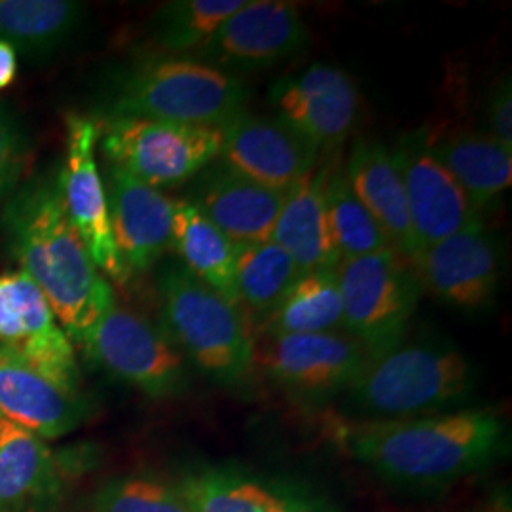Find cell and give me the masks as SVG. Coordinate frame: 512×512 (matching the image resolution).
<instances>
[{
    "label": "cell",
    "instance_id": "obj_1",
    "mask_svg": "<svg viewBox=\"0 0 512 512\" xmlns=\"http://www.w3.org/2000/svg\"><path fill=\"white\" fill-rule=\"evenodd\" d=\"M0 230L21 272L46 294L57 325L82 346L116 298L67 217L57 173L18 186L4 205Z\"/></svg>",
    "mask_w": 512,
    "mask_h": 512
},
{
    "label": "cell",
    "instance_id": "obj_3",
    "mask_svg": "<svg viewBox=\"0 0 512 512\" xmlns=\"http://www.w3.org/2000/svg\"><path fill=\"white\" fill-rule=\"evenodd\" d=\"M249 92L236 74L190 55H147L114 76L99 118H148L222 126L245 110Z\"/></svg>",
    "mask_w": 512,
    "mask_h": 512
},
{
    "label": "cell",
    "instance_id": "obj_28",
    "mask_svg": "<svg viewBox=\"0 0 512 512\" xmlns=\"http://www.w3.org/2000/svg\"><path fill=\"white\" fill-rule=\"evenodd\" d=\"M325 203L330 239L340 262L393 249L380 224L351 190L340 162L330 167Z\"/></svg>",
    "mask_w": 512,
    "mask_h": 512
},
{
    "label": "cell",
    "instance_id": "obj_18",
    "mask_svg": "<svg viewBox=\"0 0 512 512\" xmlns=\"http://www.w3.org/2000/svg\"><path fill=\"white\" fill-rule=\"evenodd\" d=\"M188 202L234 243L270 241L289 192L256 183L224 164L202 171Z\"/></svg>",
    "mask_w": 512,
    "mask_h": 512
},
{
    "label": "cell",
    "instance_id": "obj_27",
    "mask_svg": "<svg viewBox=\"0 0 512 512\" xmlns=\"http://www.w3.org/2000/svg\"><path fill=\"white\" fill-rule=\"evenodd\" d=\"M344 304L336 270L300 275L274 313L258 329L264 336L319 334L342 329Z\"/></svg>",
    "mask_w": 512,
    "mask_h": 512
},
{
    "label": "cell",
    "instance_id": "obj_20",
    "mask_svg": "<svg viewBox=\"0 0 512 512\" xmlns=\"http://www.w3.org/2000/svg\"><path fill=\"white\" fill-rule=\"evenodd\" d=\"M61 461L46 440L0 418V512H50L61 495Z\"/></svg>",
    "mask_w": 512,
    "mask_h": 512
},
{
    "label": "cell",
    "instance_id": "obj_15",
    "mask_svg": "<svg viewBox=\"0 0 512 512\" xmlns=\"http://www.w3.org/2000/svg\"><path fill=\"white\" fill-rule=\"evenodd\" d=\"M270 103L279 118L321 150H334L348 139L359 120L361 95L346 71L313 63L306 71L275 82Z\"/></svg>",
    "mask_w": 512,
    "mask_h": 512
},
{
    "label": "cell",
    "instance_id": "obj_32",
    "mask_svg": "<svg viewBox=\"0 0 512 512\" xmlns=\"http://www.w3.org/2000/svg\"><path fill=\"white\" fill-rule=\"evenodd\" d=\"M29 143L12 112L0 107V202L19 186Z\"/></svg>",
    "mask_w": 512,
    "mask_h": 512
},
{
    "label": "cell",
    "instance_id": "obj_11",
    "mask_svg": "<svg viewBox=\"0 0 512 512\" xmlns=\"http://www.w3.org/2000/svg\"><path fill=\"white\" fill-rule=\"evenodd\" d=\"M421 289L458 310H488L503 274L501 243L484 222L420 249L410 260Z\"/></svg>",
    "mask_w": 512,
    "mask_h": 512
},
{
    "label": "cell",
    "instance_id": "obj_17",
    "mask_svg": "<svg viewBox=\"0 0 512 512\" xmlns=\"http://www.w3.org/2000/svg\"><path fill=\"white\" fill-rule=\"evenodd\" d=\"M105 194L116 249L129 275L147 274L171 249L175 200L107 164Z\"/></svg>",
    "mask_w": 512,
    "mask_h": 512
},
{
    "label": "cell",
    "instance_id": "obj_13",
    "mask_svg": "<svg viewBox=\"0 0 512 512\" xmlns=\"http://www.w3.org/2000/svg\"><path fill=\"white\" fill-rule=\"evenodd\" d=\"M220 129V164L275 190H293L319 164L321 148L279 116L243 110Z\"/></svg>",
    "mask_w": 512,
    "mask_h": 512
},
{
    "label": "cell",
    "instance_id": "obj_8",
    "mask_svg": "<svg viewBox=\"0 0 512 512\" xmlns=\"http://www.w3.org/2000/svg\"><path fill=\"white\" fill-rule=\"evenodd\" d=\"M80 348L93 365L152 399L177 397L190 384L186 359L162 327L118 304L101 317Z\"/></svg>",
    "mask_w": 512,
    "mask_h": 512
},
{
    "label": "cell",
    "instance_id": "obj_21",
    "mask_svg": "<svg viewBox=\"0 0 512 512\" xmlns=\"http://www.w3.org/2000/svg\"><path fill=\"white\" fill-rule=\"evenodd\" d=\"M351 190L380 224L391 247L408 262L418 253L393 150L378 141H357L344 165Z\"/></svg>",
    "mask_w": 512,
    "mask_h": 512
},
{
    "label": "cell",
    "instance_id": "obj_12",
    "mask_svg": "<svg viewBox=\"0 0 512 512\" xmlns=\"http://www.w3.org/2000/svg\"><path fill=\"white\" fill-rule=\"evenodd\" d=\"M256 363L304 399H325L348 389L368 363L365 349L346 332L264 336Z\"/></svg>",
    "mask_w": 512,
    "mask_h": 512
},
{
    "label": "cell",
    "instance_id": "obj_30",
    "mask_svg": "<svg viewBox=\"0 0 512 512\" xmlns=\"http://www.w3.org/2000/svg\"><path fill=\"white\" fill-rule=\"evenodd\" d=\"M59 329L52 306L25 272L0 274V348L21 353Z\"/></svg>",
    "mask_w": 512,
    "mask_h": 512
},
{
    "label": "cell",
    "instance_id": "obj_16",
    "mask_svg": "<svg viewBox=\"0 0 512 512\" xmlns=\"http://www.w3.org/2000/svg\"><path fill=\"white\" fill-rule=\"evenodd\" d=\"M179 484L192 512H336L304 484L238 465H203Z\"/></svg>",
    "mask_w": 512,
    "mask_h": 512
},
{
    "label": "cell",
    "instance_id": "obj_23",
    "mask_svg": "<svg viewBox=\"0 0 512 512\" xmlns=\"http://www.w3.org/2000/svg\"><path fill=\"white\" fill-rule=\"evenodd\" d=\"M429 147L478 213L511 186L512 152L486 133L459 131L442 139L429 135Z\"/></svg>",
    "mask_w": 512,
    "mask_h": 512
},
{
    "label": "cell",
    "instance_id": "obj_10",
    "mask_svg": "<svg viewBox=\"0 0 512 512\" xmlns=\"http://www.w3.org/2000/svg\"><path fill=\"white\" fill-rule=\"evenodd\" d=\"M310 29L298 6L285 0H245L192 57L224 73L262 71L300 54Z\"/></svg>",
    "mask_w": 512,
    "mask_h": 512
},
{
    "label": "cell",
    "instance_id": "obj_34",
    "mask_svg": "<svg viewBox=\"0 0 512 512\" xmlns=\"http://www.w3.org/2000/svg\"><path fill=\"white\" fill-rule=\"evenodd\" d=\"M16 76H18V54L10 44L0 42V90H6L8 86H12Z\"/></svg>",
    "mask_w": 512,
    "mask_h": 512
},
{
    "label": "cell",
    "instance_id": "obj_31",
    "mask_svg": "<svg viewBox=\"0 0 512 512\" xmlns=\"http://www.w3.org/2000/svg\"><path fill=\"white\" fill-rule=\"evenodd\" d=\"M95 512H192L181 484L156 475H128L95 495Z\"/></svg>",
    "mask_w": 512,
    "mask_h": 512
},
{
    "label": "cell",
    "instance_id": "obj_22",
    "mask_svg": "<svg viewBox=\"0 0 512 512\" xmlns=\"http://www.w3.org/2000/svg\"><path fill=\"white\" fill-rule=\"evenodd\" d=\"M330 167L332 162L315 165L310 175L289 192L275 222L272 241L289 253L302 274L336 270L340 266L330 239L325 203Z\"/></svg>",
    "mask_w": 512,
    "mask_h": 512
},
{
    "label": "cell",
    "instance_id": "obj_4",
    "mask_svg": "<svg viewBox=\"0 0 512 512\" xmlns=\"http://www.w3.org/2000/svg\"><path fill=\"white\" fill-rule=\"evenodd\" d=\"M162 330L184 359L215 384H247L256 365L255 330L247 315L209 289L181 262L158 274Z\"/></svg>",
    "mask_w": 512,
    "mask_h": 512
},
{
    "label": "cell",
    "instance_id": "obj_7",
    "mask_svg": "<svg viewBox=\"0 0 512 512\" xmlns=\"http://www.w3.org/2000/svg\"><path fill=\"white\" fill-rule=\"evenodd\" d=\"M97 147L105 162L156 190L200 175L220 156V126L148 118H99Z\"/></svg>",
    "mask_w": 512,
    "mask_h": 512
},
{
    "label": "cell",
    "instance_id": "obj_9",
    "mask_svg": "<svg viewBox=\"0 0 512 512\" xmlns=\"http://www.w3.org/2000/svg\"><path fill=\"white\" fill-rule=\"evenodd\" d=\"M97 139L99 128L93 118L67 116V148L57 181L67 217L86 245L93 264L110 281L126 285L131 275L112 238L105 184L95 160Z\"/></svg>",
    "mask_w": 512,
    "mask_h": 512
},
{
    "label": "cell",
    "instance_id": "obj_2",
    "mask_svg": "<svg viewBox=\"0 0 512 512\" xmlns=\"http://www.w3.org/2000/svg\"><path fill=\"white\" fill-rule=\"evenodd\" d=\"M344 448L378 475L408 486H444L499 458L509 442L492 408H461L403 420L346 423Z\"/></svg>",
    "mask_w": 512,
    "mask_h": 512
},
{
    "label": "cell",
    "instance_id": "obj_24",
    "mask_svg": "<svg viewBox=\"0 0 512 512\" xmlns=\"http://www.w3.org/2000/svg\"><path fill=\"white\" fill-rule=\"evenodd\" d=\"M84 19L86 6L74 0H0V42L44 61L73 42Z\"/></svg>",
    "mask_w": 512,
    "mask_h": 512
},
{
    "label": "cell",
    "instance_id": "obj_19",
    "mask_svg": "<svg viewBox=\"0 0 512 512\" xmlns=\"http://www.w3.org/2000/svg\"><path fill=\"white\" fill-rule=\"evenodd\" d=\"M88 406L82 393H71L38 374L16 353L0 348V418L54 440L74 431Z\"/></svg>",
    "mask_w": 512,
    "mask_h": 512
},
{
    "label": "cell",
    "instance_id": "obj_5",
    "mask_svg": "<svg viewBox=\"0 0 512 512\" xmlns=\"http://www.w3.org/2000/svg\"><path fill=\"white\" fill-rule=\"evenodd\" d=\"M475 372L459 349L416 342L366 363L349 385V403L376 420L418 418L467 401Z\"/></svg>",
    "mask_w": 512,
    "mask_h": 512
},
{
    "label": "cell",
    "instance_id": "obj_26",
    "mask_svg": "<svg viewBox=\"0 0 512 512\" xmlns=\"http://www.w3.org/2000/svg\"><path fill=\"white\" fill-rule=\"evenodd\" d=\"M300 275L302 270L293 258L272 239L238 243L236 296L255 332L274 313Z\"/></svg>",
    "mask_w": 512,
    "mask_h": 512
},
{
    "label": "cell",
    "instance_id": "obj_6",
    "mask_svg": "<svg viewBox=\"0 0 512 512\" xmlns=\"http://www.w3.org/2000/svg\"><path fill=\"white\" fill-rule=\"evenodd\" d=\"M344 304L342 330L368 361L399 348L420 302V279L395 249L344 260L338 266Z\"/></svg>",
    "mask_w": 512,
    "mask_h": 512
},
{
    "label": "cell",
    "instance_id": "obj_25",
    "mask_svg": "<svg viewBox=\"0 0 512 512\" xmlns=\"http://www.w3.org/2000/svg\"><path fill=\"white\" fill-rule=\"evenodd\" d=\"M171 249L190 274L239 308L236 296L238 243L224 236L188 200H175Z\"/></svg>",
    "mask_w": 512,
    "mask_h": 512
},
{
    "label": "cell",
    "instance_id": "obj_33",
    "mask_svg": "<svg viewBox=\"0 0 512 512\" xmlns=\"http://www.w3.org/2000/svg\"><path fill=\"white\" fill-rule=\"evenodd\" d=\"M488 133L499 145L512 152V86L511 78L505 76L497 82L486 107Z\"/></svg>",
    "mask_w": 512,
    "mask_h": 512
},
{
    "label": "cell",
    "instance_id": "obj_29",
    "mask_svg": "<svg viewBox=\"0 0 512 512\" xmlns=\"http://www.w3.org/2000/svg\"><path fill=\"white\" fill-rule=\"evenodd\" d=\"M245 0H171L152 19V40L165 55H196Z\"/></svg>",
    "mask_w": 512,
    "mask_h": 512
},
{
    "label": "cell",
    "instance_id": "obj_14",
    "mask_svg": "<svg viewBox=\"0 0 512 512\" xmlns=\"http://www.w3.org/2000/svg\"><path fill=\"white\" fill-rule=\"evenodd\" d=\"M418 251L482 222L454 177L429 147V133L418 129L393 150Z\"/></svg>",
    "mask_w": 512,
    "mask_h": 512
}]
</instances>
